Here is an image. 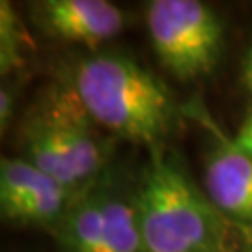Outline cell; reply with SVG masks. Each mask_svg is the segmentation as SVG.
I'll return each instance as SVG.
<instances>
[{
    "instance_id": "8",
    "label": "cell",
    "mask_w": 252,
    "mask_h": 252,
    "mask_svg": "<svg viewBox=\"0 0 252 252\" xmlns=\"http://www.w3.org/2000/svg\"><path fill=\"white\" fill-rule=\"evenodd\" d=\"M99 252H144L133 190L118 185L114 176L105 204V234Z\"/></svg>"
},
{
    "instance_id": "9",
    "label": "cell",
    "mask_w": 252,
    "mask_h": 252,
    "mask_svg": "<svg viewBox=\"0 0 252 252\" xmlns=\"http://www.w3.org/2000/svg\"><path fill=\"white\" fill-rule=\"evenodd\" d=\"M0 65L2 73L13 71L21 63V43H23V32L17 28V17L9 4H0Z\"/></svg>"
},
{
    "instance_id": "11",
    "label": "cell",
    "mask_w": 252,
    "mask_h": 252,
    "mask_svg": "<svg viewBox=\"0 0 252 252\" xmlns=\"http://www.w3.org/2000/svg\"><path fill=\"white\" fill-rule=\"evenodd\" d=\"M13 103H15V97L11 90L2 86V92H0V126L2 129H6V124L13 114Z\"/></svg>"
},
{
    "instance_id": "5",
    "label": "cell",
    "mask_w": 252,
    "mask_h": 252,
    "mask_svg": "<svg viewBox=\"0 0 252 252\" xmlns=\"http://www.w3.org/2000/svg\"><path fill=\"white\" fill-rule=\"evenodd\" d=\"M30 15L49 37L88 49L103 45L126 27L122 9L107 0H43L30 4Z\"/></svg>"
},
{
    "instance_id": "6",
    "label": "cell",
    "mask_w": 252,
    "mask_h": 252,
    "mask_svg": "<svg viewBox=\"0 0 252 252\" xmlns=\"http://www.w3.org/2000/svg\"><path fill=\"white\" fill-rule=\"evenodd\" d=\"M206 157L204 190L222 215L237 226H252V157L222 136Z\"/></svg>"
},
{
    "instance_id": "13",
    "label": "cell",
    "mask_w": 252,
    "mask_h": 252,
    "mask_svg": "<svg viewBox=\"0 0 252 252\" xmlns=\"http://www.w3.org/2000/svg\"><path fill=\"white\" fill-rule=\"evenodd\" d=\"M241 82L247 90L252 94V45L247 49L241 62Z\"/></svg>"
},
{
    "instance_id": "4",
    "label": "cell",
    "mask_w": 252,
    "mask_h": 252,
    "mask_svg": "<svg viewBox=\"0 0 252 252\" xmlns=\"http://www.w3.org/2000/svg\"><path fill=\"white\" fill-rule=\"evenodd\" d=\"M153 53L174 79L192 82L217 69L224 53V25L198 0H153L146 9Z\"/></svg>"
},
{
    "instance_id": "3",
    "label": "cell",
    "mask_w": 252,
    "mask_h": 252,
    "mask_svg": "<svg viewBox=\"0 0 252 252\" xmlns=\"http://www.w3.org/2000/svg\"><path fill=\"white\" fill-rule=\"evenodd\" d=\"M23 159L65 187L81 189L108 168L110 148L67 81L51 84L19 127Z\"/></svg>"
},
{
    "instance_id": "1",
    "label": "cell",
    "mask_w": 252,
    "mask_h": 252,
    "mask_svg": "<svg viewBox=\"0 0 252 252\" xmlns=\"http://www.w3.org/2000/svg\"><path fill=\"white\" fill-rule=\"evenodd\" d=\"M133 189L144 252H237V230L190 178L180 155L152 146Z\"/></svg>"
},
{
    "instance_id": "2",
    "label": "cell",
    "mask_w": 252,
    "mask_h": 252,
    "mask_svg": "<svg viewBox=\"0 0 252 252\" xmlns=\"http://www.w3.org/2000/svg\"><path fill=\"white\" fill-rule=\"evenodd\" d=\"M65 81L101 131L127 142L164 144L180 124L181 108L170 88L133 56H86Z\"/></svg>"
},
{
    "instance_id": "12",
    "label": "cell",
    "mask_w": 252,
    "mask_h": 252,
    "mask_svg": "<svg viewBox=\"0 0 252 252\" xmlns=\"http://www.w3.org/2000/svg\"><path fill=\"white\" fill-rule=\"evenodd\" d=\"M237 252H252V226H237Z\"/></svg>"
},
{
    "instance_id": "10",
    "label": "cell",
    "mask_w": 252,
    "mask_h": 252,
    "mask_svg": "<svg viewBox=\"0 0 252 252\" xmlns=\"http://www.w3.org/2000/svg\"><path fill=\"white\" fill-rule=\"evenodd\" d=\"M232 140H234V144L237 146L241 152L252 157V112L243 122L241 129L237 131V135H235Z\"/></svg>"
},
{
    "instance_id": "7",
    "label": "cell",
    "mask_w": 252,
    "mask_h": 252,
    "mask_svg": "<svg viewBox=\"0 0 252 252\" xmlns=\"http://www.w3.org/2000/svg\"><path fill=\"white\" fill-rule=\"evenodd\" d=\"M107 168L95 180L79 189L67 211L49 234L60 252H99L105 234V204L112 183Z\"/></svg>"
}]
</instances>
